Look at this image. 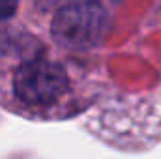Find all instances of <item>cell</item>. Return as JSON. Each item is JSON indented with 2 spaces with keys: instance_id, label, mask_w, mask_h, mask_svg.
<instances>
[{
  "instance_id": "cell-4",
  "label": "cell",
  "mask_w": 161,
  "mask_h": 159,
  "mask_svg": "<svg viewBox=\"0 0 161 159\" xmlns=\"http://www.w3.org/2000/svg\"><path fill=\"white\" fill-rule=\"evenodd\" d=\"M19 0H0V21H8L17 13Z\"/></svg>"
},
{
  "instance_id": "cell-3",
  "label": "cell",
  "mask_w": 161,
  "mask_h": 159,
  "mask_svg": "<svg viewBox=\"0 0 161 159\" xmlns=\"http://www.w3.org/2000/svg\"><path fill=\"white\" fill-rule=\"evenodd\" d=\"M43 49L40 41L25 32L13 30V28H6L0 26V54H32L38 56V51Z\"/></svg>"
},
{
  "instance_id": "cell-5",
  "label": "cell",
  "mask_w": 161,
  "mask_h": 159,
  "mask_svg": "<svg viewBox=\"0 0 161 159\" xmlns=\"http://www.w3.org/2000/svg\"><path fill=\"white\" fill-rule=\"evenodd\" d=\"M60 2H62V0H36V6L40 8L41 11H47L49 8L53 9V8H54V6H58Z\"/></svg>"
},
{
  "instance_id": "cell-2",
  "label": "cell",
  "mask_w": 161,
  "mask_h": 159,
  "mask_svg": "<svg viewBox=\"0 0 161 159\" xmlns=\"http://www.w3.org/2000/svg\"><path fill=\"white\" fill-rule=\"evenodd\" d=\"M69 88L62 64L40 56L26 58L13 73V94L28 107H49Z\"/></svg>"
},
{
  "instance_id": "cell-1",
  "label": "cell",
  "mask_w": 161,
  "mask_h": 159,
  "mask_svg": "<svg viewBox=\"0 0 161 159\" xmlns=\"http://www.w3.org/2000/svg\"><path fill=\"white\" fill-rule=\"evenodd\" d=\"M111 17L97 0H71L54 9L51 36L60 47L86 51L105 40Z\"/></svg>"
}]
</instances>
